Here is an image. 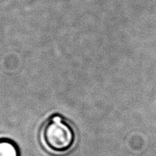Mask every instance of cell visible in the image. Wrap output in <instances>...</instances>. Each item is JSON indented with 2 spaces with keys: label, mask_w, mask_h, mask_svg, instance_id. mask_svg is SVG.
Wrapping results in <instances>:
<instances>
[{
  "label": "cell",
  "mask_w": 156,
  "mask_h": 156,
  "mask_svg": "<svg viewBox=\"0 0 156 156\" xmlns=\"http://www.w3.org/2000/svg\"><path fill=\"white\" fill-rule=\"evenodd\" d=\"M44 146L56 153L69 150L75 143L76 133L71 125L60 115H53L46 121L41 129Z\"/></svg>",
  "instance_id": "6da1fadb"
},
{
  "label": "cell",
  "mask_w": 156,
  "mask_h": 156,
  "mask_svg": "<svg viewBox=\"0 0 156 156\" xmlns=\"http://www.w3.org/2000/svg\"><path fill=\"white\" fill-rule=\"evenodd\" d=\"M0 156H19L16 144L9 140H0Z\"/></svg>",
  "instance_id": "7a4b0ae2"
}]
</instances>
